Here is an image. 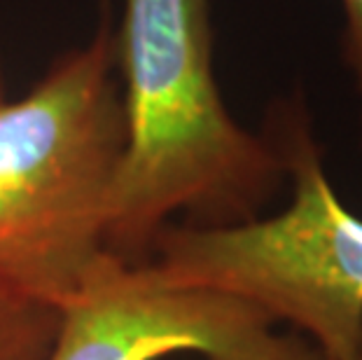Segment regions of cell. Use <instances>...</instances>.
Returning <instances> with one entry per match:
<instances>
[{
  "label": "cell",
  "mask_w": 362,
  "mask_h": 360,
  "mask_svg": "<svg viewBox=\"0 0 362 360\" xmlns=\"http://www.w3.org/2000/svg\"><path fill=\"white\" fill-rule=\"evenodd\" d=\"M59 311L0 288V360H45Z\"/></svg>",
  "instance_id": "5b68a950"
},
{
  "label": "cell",
  "mask_w": 362,
  "mask_h": 360,
  "mask_svg": "<svg viewBox=\"0 0 362 360\" xmlns=\"http://www.w3.org/2000/svg\"><path fill=\"white\" fill-rule=\"evenodd\" d=\"M358 360H362V356H360V358H358Z\"/></svg>",
  "instance_id": "ba28073f"
},
{
  "label": "cell",
  "mask_w": 362,
  "mask_h": 360,
  "mask_svg": "<svg viewBox=\"0 0 362 360\" xmlns=\"http://www.w3.org/2000/svg\"><path fill=\"white\" fill-rule=\"evenodd\" d=\"M267 136L290 178L288 206L234 225L164 227L152 267L168 281L257 306L295 327L322 360H358L362 218L334 192L302 98L272 112Z\"/></svg>",
  "instance_id": "3957f363"
},
{
  "label": "cell",
  "mask_w": 362,
  "mask_h": 360,
  "mask_svg": "<svg viewBox=\"0 0 362 360\" xmlns=\"http://www.w3.org/2000/svg\"><path fill=\"white\" fill-rule=\"evenodd\" d=\"M346 12L344 30V59L356 75L358 94L362 98V0H341ZM360 143H362V117H360Z\"/></svg>",
  "instance_id": "8992f818"
},
{
  "label": "cell",
  "mask_w": 362,
  "mask_h": 360,
  "mask_svg": "<svg viewBox=\"0 0 362 360\" xmlns=\"http://www.w3.org/2000/svg\"><path fill=\"white\" fill-rule=\"evenodd\" d=\"M115 40L124 150L107 248L138 252L178 211L208 227L257 218L285 171L269 136L243 129L222 101L208 0H124Z\"/></svg>",
  "instance_id": "6da1fadb"
},
{
  "label": "cell",
  "mask_w": 362,
  "mask_h": 360,
  "mask_svg": "<svg viewBox=\"0 0 362 360\" xmlns=\"http://www.w3.org/2000/svg\"><path fill=\"white\" fill-rule=\"evenodd\" d=\"M124 150L117 40L103 14L17 101L0 105V288L61 309L107 248Z\"/></svg>",
  "instance_id": "7a4b0ae2"
},
{
  "label": "cell",
  "mask_w": 362,
  "mask_h": 360,
  "mask_svg": "<svg viewBox=\"0 0 362 360\" xmlns=\"http://www.w3.org/2000/svg\"><path fill=\"white\" fill-rule=\"evenodd\" d=\"M7 101L5 98V78H3V66H0V105Z\"/></svg>",
  "instance_id": "52a82bcc"
},
{
  "label": "cell",
  "mask_w": 362,
  "mask_h": 360,
  "mask_svg": "<svg viewBox=\"0 0 362 360\" xmlns=\"http://www.w3.org/2000/svg\"><path fill=\"white\" fill-rule=\"evenodd\" d=\"M243 300L168 281L112 255L59 309L45 360H322L302 335Z\"/></svg>",
  "instance_id": "277c9868"
}]
</instances>
